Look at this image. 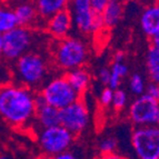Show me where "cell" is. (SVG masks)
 <instances>
[{
    "mask_svg": "<svg viewBox=\"0 0 159 159\" xmlns=\"http://www.w3.org/2000/svg\"><path fill=\"white\" fill-rule=\"evenodd\" d=\"M37 93L19 84L0 85V117L16 128L34 121Z\"/></svg>",
    "mask_w": 159,
    "mask_h": 159,
    "instance_id": "cell-1",
    "label": "cell"
},
{
    "mask_svg": "<svg viewBox=\"0 0 159 159\" xmlns=\"http://www.w3.org/2000/svg\"><path fill=\"white\" fill-rule=\"evenodd\" d=\"M13 74L19 85L34 90L41 88L48 80L49 62L41 53L29 51L15 61Z\"/></svg>",
    "mask_w": 159,
    "mask_h": 159,
    "instance_id": "cell-2",
    "label": "cell"
},
{
    "mask_svg": "<svg viewBox=\"0 0 159 159\" xmlns=\"http://www.w3.org/2000/svg\"><path fill=\"white\" fill-rule=\"evenodd\" d=\"M88 58L89 48L81 38L69 36L55 43L52 60L59 70L68 72L85 67Z\"/></svg>",
    "mask_w": 159,
    "mask_h": 159,
    "instance_id": "cell-3",
    "label": "cell"
},
{
    "mask_svg": "<svg viewBox=\"0 0 159 159\" xmlns=\"http://www.w3.org/2000/svg\"><path fill=\"white\" fill-rule=\"evenodd\" d=\"M38 95L47 105L58 110H62L80 99V96L69 85L65 75L53 76L48 79L40 88Z\"/></svg>",
    "mask_w": 159,
    "mask_h": 159,
    "instance_id": "cell-4",
    "label": "cell"
},
{
    "mask_svg": "<svg viewBox=\"0 0 159 159\" xmlns=\"http://www.w3.org/2000/svg\"><path fill=\"white\" fill-rule=\"evenodd\" d=\"M75 136L61 125L38 129L37 143L43 156L52 158L69 151L75 143Z\"/></svg>",
    "mask_w": 159,
    "mask_h": 159,
    "instance_id": "cell-5",
    "label": "cell"
},
{
    "mask_svg": "<svg viewBox=\"0 0 159 159\" xmlns=\"http://www.w3.org/2000/svg\"><path fill=\"white\" fill-rule=\"evenodd\" d=\"M34 43V34L28 27L17 26L2 34V57L16 61L29 52Z\"/></svg>",
    "mask_w": 159,
    "mask_h": 159,
    "instance_id": "cell-6",
    "label": "cell"
},
{
    "mask_svg": "<svg viewBox=\"0 0 159 159\" xmlns=\"http://www.w3.org/2000/svg\"><path fill=\"white\" fill-rule=\"evenodd\" d=\"M130 143L137 159H159V126L135 127Z\"/></svg>",
    "mask_w": 159,
    "mask_h": 159,
    "instance_id": "cell-7",
    "label": "cell"
},
{
    "mask_svg": "<svg viewBox=\"0 0 159 159\" xmlns=\"http://www.w3.org/2000/svg\"><path fill=\"white\" fill-rule=\"evenodd\" d=\"M68 10L71 15L72 26L81 34H93L102 29L99 15L93 12L90 0H74L68 2Z\"/></svg>",
    "mask_w": 159,
    "mask_h": 159,
    "instance_id": "cell-8",
    "label": "cell"
},
{
    "mask_svg": "<svg viewBox=\"0 0 159 159\" xmlns=\"http://www.w3.org/2000/svg\"><path fill=\"white\" fill-rule=\"evenodd\" d=\"M128 118L135 127L159 126V102L147 95L136 97L128 107Z\"/></svg>",
    "mask_w": 159,
    "mask_h": 159,
    "instance_id": "cell-9",
    "label": "cell"
},
{
    "mask_svg": "<svg viewBox=\"0 0 159 159\" xmlns=\"http://www.w3.org/2000/svg\"><path fill=\"white\" fill-rule=\"evenodd\" d=\"M90 124V112L81 99L60 110V125L76 137L81 135Z\"/></svg>",
    "mask_w": 159,
    "mask_h": 159,
    "instance_id": "cell-10",
    "label": "cell"
},
{
    "mask_svg": "<svg viewBox=\"0 0 159 159\" xmlns=\"http://www.w3.org/2000/svg\"><path fill=\"white\" fill-rule=\"evenodd\" d=\"M72 28L74 26H72L71 15L69 12L68 8L51 17L49 20H47V24H46L47 32L57 41L69 37V34Z\"/></svg>",
    "mask_w": 159,
    "mask_h": 159,
    "instance_id": "cell-11",
    "label": "cell"
},
{
    "mask_svg": "<svg viewBox=\"0 0 159 159\" xmlns=\"http://www.w3.org/2000/svg\"><path fill=\"white\" fill-rule=\"evenodd\" d=\"M34 122H37L38 129H45V128L59 126L60 125V110L47 105L41 99V97L37 95Z\"/></svg>",
    "mask_w": 159,
    "mask_h": 159,
    "instance_id": "cell-12",
    "label": "cell"
},
{
    "mask_svg": "<svg viewBox=\"0 0 159 159\" xmlns=\"http://www.w3.org/2000/svg\"><path fill=\"white\" fill-rule=\"evenodd\" d=\"M139 25L143 34L151 39L159 34V2L146 6L139 17Z\"/></svg>",
    "mask_w": 159,
    "mask_h": 159,
    "instance_id": "cell-13",
    "label": "cell"
},
{
    "mask_svg": "<svg viewBox=\"0 0 159 159\" xmlns=\"http://www.w3.org/2000/svg\"><path fill=\"white\" fill-rule=\"evenodd\" d=\"M110 70V79H109L108 87L112 90L119 89L122 79L128 76L129 67L125 64V53L122 51H117L112 58V64L109 67Z\"/></svg>",
    "mask_w": 159,
    "mask_h": 159,
    "instance_id": "cell-14",
    "label": "cell"
},
{
    "mask_svg": "<svg viewBox=\"0 0 159 159\" xmlns=\"http://www.w3.org/2000/svg\"><path fill=\"white\" fill-rule=\"evenodd\" d=\"M67 81L79 96L85 95L91 84V75L86 67L74 69L65 74Z\"/></svg>",
    "mask_w": 159,
    "mask_h": 159,
    "instance_id": "cell-15",
    "label": "cell"
},
{
    "mask_svg": "<svg viewBox=\"0 0 159 159\" xmlns=\"http://www.w3.org/2000/svg\"><path fill=\"white\" fill-rule=\"evenodd\" d=\"M13 13L16 17L17 24L18 26L21 27H28L32 26L37 22L39 19L38 17L37 9L34 2H20L15 7Z\"/></svg>",
    "mask_w": 159,
    "mask_h": 159,
    "instance_id": "cell-16",
    "label": "cell"
},
{
    "mask_svg": "<svg viewBox=\"0 0 159 159\" xmlns=\"http://www.w3.org/2000/svg\"><path fill=\"white\" fill-rule=\"evenodd\" d=\"M124 3L116 0H108V5L100 15L103 28H112L120 21L124 16Z\"/></svg>",
    "mask_w": 159,
    "mask_h": 159,
    "instance_id": "cell-17",
    "label": "cell"
},
{
    "mask_svg": "<svg viewBox=\"0 0 159 159\" xmlns=\"http://www.w3.org/2000/svg\"><path fill=\"white\" fill-rule=\"evenodd\" d=\"M38 17L43 20H49L51 17L68 8V1L65 0H38L34 2Z\"/></svg>",
    "mask_w": 159,
    "mask_h": 159,
    "instance_id": "cell-18",
    "label": "cell"
},
{
    "mask_svg": "<svg viewBox=\"0 0 159 159\" xmlns=\"http://www.w3.org/2000/svg\"><path fill=\"white\" fill-rule=\"evenodd\" d=\"M146 70L150 82L159 84V50L152 47L146 53Z\"/></svg>",
    "mask_w": 159,
    "mask_h": 159,
    "instance_id": "cell-19",
    "label": "cell"
},
{
    "mask_svg": "<svg viewBox=\"0 0 159 159\" xmlns=\"http://www.w3.org/2000/svg\"><path fill=\"white\" fill-rule=\"evenodd\" d=\"M17 26L18 24L13 13V9L7 6L0 5V34L2 36Z\"/></svg>",
    "mask_w": 159,
    "mask_h": 159,
    "instance_id": "cell-20",
    "label": "cell"
},
{
    "mask_svg": "<svg viewBox=\"0 0 159 159\" xmlns=\"http://www.w3.org/2000/svg\"><path fill=\"white\" fill-rule=\"evenodd\" d=\"M128 86H129V90L131 91V93L137 97L139 96L145 95L146 91V79L143 78V75L135 72L129 77V81H128Z\"/></svg>",
    "mask_w": 159,
    "mask_h": 159,
    "instance_id": "cell-21",
    "label": "cell"
},
{
    "mask_svg": "<svg viewBox=\"0 0 159 159\" xmlns=\"http://www.w3.org/2000/svg\"><path fill=\"white\" fill-rule=\"evenodd\" d=\"M118 147V140L117 138L112 136H107L102 138L98 143V150L100 155H107L116 152V149Z\"/></svg>",
    "mask_w": 159,
    "mask_h": 159,
    "instance_id": "cell-22",
    "label": "cell"
},
{
    "mask_svg": "<svg viewBox=\"0 0 159 159\" xmlns=\"http://www.w3.org/2000/svg\"><path fill=\"white\" fill-rule=\"evenodd\" d=\"M128 102V96L125 90L122 89H117L114 90V97H112L111 107L115 111H121L122 109H125Z\"/></svg>",
    "mask_w": 159,
    "mask_h": 159,
    "instance_id": "cell-23",
    "label": "cell"
},
{
    "mask_svg": "<svg viewBox=\"0 0 159 159\" xmlns=\"http://www.w3.org/2000/svg\"><path fill=\"white\" fill-rule=\"evenodd\" d=\"M114 90L109 87H103L99 93V102L102 107H111Z\"/></svg>",
    "mask_w": 159,
    "mask_h": 159,
    "instance_id": "cell-24",
    "label": "cell"
},
{
    "mask_svg": "<svg viewBox=\"0 0 159 159\" xmlns=\"http://www.w3.org/2000/svg\"><path fill=\"white\" fill-rule=\"evenodd\" d=\"M145 95L150 97L151 99L158 101L159 102V84H154V82H149L146 87Z\"/></svg>",
    "mask_w": 159,
    "mask_h": 159,
    "instance_id": "cell-25",
    "label": "cell"
},
{
    "mask_svg": "<svg viewBox=\"0 0 159 159\" xmlns=\"http://www.w3.org/2000/svg\"><path fill=\"white\" fill-rule=\"evenodd\" d=\"M97 78H98V80L105 87H108L109 79H110V70H109L108 67H101L98 70Z\"/></svg>",
    "mask_w": 159,
    "mask_h": 159,
    "instance_id": "cell-26",
    "label": "cell"
},
{
    "mask_svg": "<svg viewBox=\"0 0 159 159\" xmlns=\"http://www.w3.org/2000/svg\"><path fill=\"white\" fill-rule=\"evenodd\" d=\"M108 5V0H90V6L93 12L100 16Z\"/></svg>",
    "mask_w": 159,
    "mask_h": 159,
    "instance_id": "cell-27",
    "label": "cell"
},
{
    "mask_svg": "<svg viewBox=\"0 0 159 159\" xmlns=\"http://www.w3.org/2000/svg\"><path fill=\"white\" fill-rule=\"evenodd\" d=\"M50 159H80V158L75 154V152H72V151H66V152H64V154L55 156Z\"/></svg>",
    "mask_w": 159,
    "mask_h": 159,
    "instance_id": "cell-28",
    "label": "cell"
},
{
    "mask_svg": "<svg viewBox=\"0 0 159 159\" xmlns=\"http://www.w3.org/2000/svg\"><path fill=\"white\" fill-rule=\"evenodd\" d=\"M97 159H126L125 157H122L118 152H112V154H107V155H100Z\"/></svg>",
    "mask_w": 159,
    "mask_h": 159,
    "instance_id": "cell-29",
    "label": "cell"
},
{
    "mask_svg": "<svg viewBox=\"0 0 159 159\" xmlns=\"http://www.w3.org/2000/svg\"><path fill=\"white\" fill-rule=\"evenodd\" d=\"M150 47L155 48L157 50H159V34H156L155 37H152L150 39Z\"/></svg>",
    "mask_w": 159,
    "mask_h": 159,
    "instance_id": "cell-30",
    "label": "cell"
},
{
    "mask_svg": "<svg viewBox=\"0 0 159 159\" xmlns=\"http://www.w3.org/2000/svg\"><path fill=\"white\" fill-rule=\"evenodd\" d=\"M0 58H2V36L0 34Z\"/></svg>",
    "mask_w": 159,
    "mask_h": 159,
    "instance_id": "cell-31",
    "label": "cell"
},
{
    "mask_svg": "<svg viewBox=\"0 0 159 159\" xmlns=\"http://www.w3.org/2000/svg\"><path fill=\"white\" fill-rule=\"evenodd\" d=\"M34 159H50L49 157H47V156H43V155H41V156H38V157H36V158H34Z\"/></svg>",
    "mask_w": 159,
    "mask_h": 159,
    "instance_id": "cell-32",
    "label": "cell"
},
{
    "mask_svg": "<svg viewBox=\"0 0 159 159\" xmlns=\"http://www.w3.org/2000/svg\"><path fill=\"white\" fill-rule=\"evenodd\" d=\"M0 159H11L9 156H7V155H0Z\"/></svg>",
    "mask_w": 159,
    "mask_h": 159,
    "instance_id": "cell-33",
    "label": "cell"
}]
</instances>
